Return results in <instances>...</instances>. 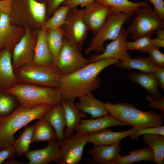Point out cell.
<instances>
[{"mask_svg": "<svg viewBox=\"0 0 164 164\" xmlns=\"http://www.w3.org/2000/svg\"><path fill=\"white\" fill-rule=\"evenodd\" d=\"M119 61L114 58L100 59L90 63L71 74L61 76L58 88L63 99L74 102L76 98L97 89L101 82L98 74Z\"/></svg>", "mask_w": 164, "mask_h": 164, "instance_id": "obj_1", "label": "cell"}, {"mask_svg": "<svg viewBox=\"0 0 164 164\" xmlns=\"http://www.w3.org/2000/svg\"><path fill=\"white\" fill-rule=\"evenodd\" d=\"M43 104L29 108L20 104L11 114L0 118V149L12 144L15 140V133L29 123L43 117L53 107Z\"/></svg>", "mask_w": 164, "mask_h": 164, "instance_id": "obj_2", "label": "cell"}, {"mask_svg": "<svg viewBox=\"0 0 164 164\" xmlns=\"http://www.w3.org/2000/svg\"><path fill=\"white\" fill-rule=\"evenodd\" d=\"M104 104L114 117L138 130L148 127H158L163 124L164 115L152 110L143 111L127 103L113 104L108 101Z\"/></svg>", "mask_w": 164, "mask_h": 164, "instance_id": "obj_3", "label": "cell"}, {"mask_svg": "<svg viewBox=\"0 0 164 164\" xmlns=\"http://www.w3.org/2000/svg\"><path fill=\"white\" fill-rule=\"evenodd\" d=\"M5 90L14 95L21 105L29 108L43 104L54 106L61 103L63 99L57 87L19 83Z\"/></svg>", "mask_w": 164, "mask_h": 164, "instance_id": "obj_4", "label": "cell"}, {"mask_svg": "<svg viewBox=\"0 0 164 164\" xmlns=\"http://www.w3.org/2000/svg\"><path fill=\"white\" fill-rule=\"evenodd\" d=\"M134 14L115 11L111 12L85 49V53L88 54L93 51L99 54L103 52L104 50L105 42L115 39L119 34L123 25L131 20Z\"/></svg>", "mask_w": 164, "mask_h": 164, "instance_id": "obj_5", "label": "cell"}, {"mask_svg": "<svg viewBox=\"0 0 164 164\" xmlns=\"http://www.w3.org/2000/svg\"><path fill=\"white\" fill-rule=\"evenodd\" d=\"M19 83L58 88L61 74L55 65L50 67L29 63L14 71Z\"/></svg>", "mask_w": 164, "mask_h": 164, "instance_id": "obj_6", "label": "cell"}, {"mask_svg": "<svg viewBox=\"0 0 164 164\" xmlns=\"http://www.w3.org/2000/svg\"><path fill=\"white\" fill-rule=\"evenodd\" d=\"M134 13L135 16L126 28L131 39L134 40L145 35H152L163 29L164 20L158 15L150 5L139 8Z\"/></svg>", "mask_w": 164, "mask_h": 164, "instance_id": "obj_7", "label": "cell"}, {"mask_svg": "<svg viewBox=\"0 0 164 164\" xmlns=\"http://www.w3.org/2000/svg\"><path fill=\"white\" fill-rule=\"evenodd\" d=\"M89 63V59L83 56L80 51L63 38L61 47L54 65L61 76L71 74Z\"/></svg>", "mask_w": 164, "mask_h": 164, "instance_id": "obj_8", "label": "cell"}, {"mask_svg": "<svg viewBox=\"0 0 164 164\" xmlns=\"http://www.w3.org/2000/svg\"><path fill=\"white\" fill-rule=\"evenodd\" d=\"M83 9H70L62 26L63 38L80 51L89 30L83 20Z\"/></svg>", "mask_w": 164, "mask_h": 164, "instance_id": "obj_9", "label": "cell"}, {"mask_svg": "<svg viewBox=\"0 0 164 164\" xmlns=\"http://www.w3.org/2000/svg\"><path fill=\"white\" fill-rule=\"evenodd\" d=\"M88 134L77 132L59 143L63 164H77L81 161L84 149L89 142Z\"/></svg>", "mask_w": 164, "mask_h": 164, "instance_id": "obj_10", "label": "cell"}, {"mask_svg": "<svg viewBox=\"0 0 164 164\" xmlns=\"http://www.w3.org/2000/svg\"><path fill=\"white\" fill-rule=\"evenodd\" d=\"M83 19L89 30L95 35L103 26L113 8L103 3L95 1L83 9Z\"/></svg>", "mask_w": 164, "mask_h": 164, "instance_id": "obj_11", "label": "cell"}, {"mask_svg": "<svg viewBox=\"0 0 164 164\" xmlns=\"http://www.w3.org/2000/svg\"><path fill=\"white\" fill-rule=\"evenodd\" d=\"M129 33L122 27L118 36L108 44L102 53L93 55L89 58V63L104 58H114L125 60L131 58L126 48L127 39Z\"/></svg>", "mask_w": 164, "mask_h": 164, "instance_id": "obj_12", "label": "cell"}, {"mask_svg": "<svg viewBox=\"0 0 164 164\" xmlns=\"http://www.w3.org/2000/svg\"><path fill=\"white\" fill-rule=\"evenodd\" d=\"M36 43L31 38L29 32L26 31L13 49L12 64L14 71L23 65L31 63Z\"/></svg>", "mask_w": 164, "mask_h": 164, "instance_id": "obj_13", "label": "cell"}, {"mask_svg": "<svg viewBox=\"0 0 164 164\" xmlns=\"http://www.w3.org/2000/svg\"><path fill=\"white\" fill-rule=\"evenodd\" d=\"M28 164H47L51 162L63 164L59 143L56 140L48 142L43 149L29 150L25 154Z\"/></svg>", "mask_w": 164, "mask_h": 164, "instance_id": "obj_14", "label": "cell"}, {"mask_svg": "<svg viewBox=\"0 0 164 164\" xmlns=\"http://www.w3.org/2000/svg\"><path fill=\"white\" fill-rule=\"evenodd\" d=\"M128 125L110 114L96 119H82L74 131L89 134L100 132L110 127Z\"/></svg>", "mask_w": 164, "mask_h": 164, "instance_id": "obj_15", "label": "cell"}, {"mask_svg": "<svg viewBox=\"0 0 164 164\" xmlns=\"http://www.w3.org/2000/svg\"><path fill=\"white\" fill-rule=\"evenodd\" d=\"M19 83L12 67L10 51L4 49L0 51V89H8Z\"/></svg>", "mask_w": 164, "mask_h": 164, "instance_id": "obj_16", "label": "cell"}, {"mask_svg": "<svg viewBox=\"0 0 164 164\" xmlns=\"http://www.w3.org/2000/svg\"><path fill=\"white\" fill-rule=\"evenodd\" d=\"M46 29L44 26L39 31L35 49L32 64L44 67L54 65V58L51 54L47 43Z\"/></svg>", "mask_w": 164, "mask_h": 164, "instance_id": "obj_17", "label": "cell"}, {"mask_svg": "<svg viewBox=\"0 0 164 164\" xmlns=\"http://www.w3.org/2000/svg\"><path fill=\"white\" fill-rule=\"evenodd\" d=\"M64 111L66 128L64 131V139H67L74 135L75 129L80 124L82 118L87 117L86 114L80 111L74 102L63 99L61 103Z\"/></svg>", "mask_w": 164, "mask_h": 164, "instance_id": "obj_18", "label": "cell"}, {"mask_svg": "<svg viewBox=\"0 0 164 164\" xmlns=\"http://www.w3.org/2000/svg\"><path fill=\"white\" fill-rule=\"evenodd\" d=\"M79 102L75 104L81 112L90 114L91 118H97L110 114L104 103L96 99L92 93L79 97Z\"/></svg>", "mask_w": 164, "mask_h": 164, "instance_id": "obj_19", "label": "cell"}, {"mask_svg": "<svg viewBox=\"0 0 164 164\" xmlns=\"http://www.w3.org/2000/svg\"><path fill=\"white\" fill-rule=\"evenodd\" d=\"M137 130L133 127L127 131L113 132L107 128L99 132L89 134V141L94 145H109L120 142L123 138L132 135Z\"/></svg>", "mask_w": 164, "mask_h": 164, "instance_id": "obj_20", "label": "cell"}, {"mask_svg": "<svg viewBox=\"0 0 164 164\" xmlns=\"http://www.w3.org/2000/svg\"><path fill=\"white\" fill-rule=\"evenodd\" d=\"M121 147L120 142L107 145H94L88 152L96 163L109 164L120 155Z\"/></svg>", "mask_w": 164, "mask_h": 164, "instance_id": "obj_21", "label": "cell"}, {"mask_svg": "<svg viewBox=\"0 0 164 164\" xmlns=\"http://www.w3.org/2000/svg\"><path fill=\"white\" fill-rule=\"evenodd\" d=\"M43 117L52 125L56 133L59 143L64 139V131L66 126L65 115L61 103L58 104L47 111Z\"/></svg>", "mask_w": 164, "mask_h": 164, "instance_id": "obj_22", "label": "cell"}, {"mask_svg": "<svg viewBox=\"0 0 164 164\" xmlns=\"http://www.w3.org/2000/svg\"><path fill=\"white\" fill-rule=\"evenodd\" d=\"M128 78L140 85L153 97L158 99L164 98L159 91V84L153 73L132 72L128 75Z\"/></svg>", "mask_w": 164, "mask_h": 164, "instance_id": "obj_23", "label": "cell"}, {"mask_svg": "<svg viewBox=\"0 0 164 164\" xmlns=\"http://www.w3.org/2000/svg\"><path fill=\"white\" fill-rule=\"evenodd\" d=\"M118 68L135 69L141 72L154 73L158 67L150 56L131 57L125 60H119L115 64Z\"/></svg>", "mask_w": 164, "mask_h": 164, "instance_id": "obj_24", "label": "cell"}, {"mask_svg": "<svg viewBox=\"0 0 164 164\" xmlns=\"http://www.w3.org/2000/svg\"><path fill=\"white\" fill-rule=\"evenodd\" d=\"M33 126L32 142H48L57 140L56 133L50 124L43 117L35 122Z\"/></svg>", "mask_w": 164, "mask_h": 164, "instance_id": "obj_25", "label": "cell"}, {"mask_svg": "<svg viewBox=\"0 0 164 164\" xmlns=\"http://www.w3.org/2000/svg\"><path fill=\"white\" fill-rule=\"evenodd\" d=\"M128 155L124 156L119 155L109 164H130L141 161L154 162V155L149 147L130 151Z\"/></svg>", "mask_w": 164, "mask_h": 164, "instance_id": "obj_26", "label": "cell"}, {"mask_svg": "<svg viewBox=\"0 0 164 164\" xmlns=\"http://www.w3.org/2000/svg\"><path fill=\"white\" fill-rule=\"evenodd\" d=\"M143 140L146 145L152 150L154 155V162L162 163L164 159V136L157 134L144 135Z\"/></svg>", "mask_w": 164, "mask_h": 164, "instance_id": "obj_27", "label": "cell"}, {"mask_svg": "<svg viewBox=\"0 0 164 164\" xmlns=\"http://www.w3.org/2000/svg\"><path fill=\"white\" fill-rule=\"evenodd\" d=\"M112 7L114 11L118 12L135 13L139 8L150 5L147 0L139 2L129 0H96Z\"/></svg>", "mask_w": 164, "mask_h": 164, "instance_id": "obj_28", "label": "cell"}, {"mask_svg": "<svg viewBox=\"0 0 164 164\" xmlns=\"http://www.w3.org/2000/svg\"><path fill=\"white\" fill-rule=\"evenodd\" d=\"M20 105L14 95L5 90L0 89V118L11 114Z\"/></svg>", "mask_w": 164, "mask_h": 164, "instance_id": "obj_29", "label": "cell"}, {"mask_svg": "<svg viewBox=\"0 0 164 164\" xmlns=\"http://www.w3.org/2000/svg\"><path fill=\"white\" fill-rule=\"evenodd\" d=\"M32 125H26L21 134L12 144L14 147L16 154L19 156L25 155L29 150L30 145L32 143Z\"/></svg>", "mask_w": 164, "mask_h": 164, "instance_id": "obj_30", "label": "cell"}, {"mask_svg": "<svg viewBox=\"0 0 164 164\" xmlns=\"http://www.w3.org/2000/svg\"><path fill=\"white\" fill-rule=\"evenodd\" d=\"M46 39L49 50L54 58V65L63 39L62 26L48 30L46 32Z\"/></svg>", "mask_w": 164, "mask_h": 164, "instance_id": "obj_31", "label": "cell"}, {"mask_svg": "<svg viewBox=\"0 0 164 164\" xmlns=\"http://www.w3.org/2000/svg\"><path fill=\"white\" fill-rule=\"evenodd\" d=\"M70 10L69 8L66 5H62L60 6L44 26L48 30L62 26L65 22Z\"/></svg>", "mask_w": 164, "mask_h": 164, "instance_id": "obj_32", "label": "cell"}, {"mask_svg": "<svg viewBox=\"0 0 164 164\" xmlns=\"http://www.w3.org/2000/svg\"><path fill=\"white\" fill-rule=\"evenodd\" d=\"M13 30V27L10 24L9 14L0 10V48L4 46Z\"/></svg>", "mask_w": 164, "mask_h": 164, "instance_id": "obj_33", "label": "cell"}, {"mask_svg": "<svg viewBox=\"0 0 164 164\" xmlns=\"http://www.w3.org/2000/svg\"><path fill=\"white\" fill-rule=\"evenodd\" d=\"M152 35H147L141 36L133 41H127V50H136L138 52H145L149 50L152 46Z\"/></svg>", "mask_w": 164, "mask_h": 164, "instance_id": "obj_34", "label": "cell"}, {"mask_svg": "<svg viewBox=\"0 0 164 164\" xmlns=\"http://www.w3.org/2000/svg\"><path fill=\"white\" fill-rule=\"evenodd\" d=\"M26 0L28 8L34 19L39 22H43L46 11L45 4L36 0Z\"/></svg>", "mask_w": 164, "mask_h": 164, "instance_id": "obj_35", "label": "cell"}, {"mask_svg": "<svg viewBox=\"0 0 164 164\" xmlns=\"http://www.w3.org/2000/svg\"><path fill=\"white\" fill-rule=\"evenodd\" d=\"M157 134L164 136V126L162 125L156 127H148L138 130L130 136L132 140H138L141 135L149 134Z\"/></svg>", "mask_w": 164, "mask_h": 164, "instance_id": "obj_36", "label": "cell"}, {"mask_svg": "<svg viewBox=\"0 0 164 164\" xmlns=\"http://www.w3.org/2000/svg\"><path fill=\"white\" fill-rule=\"evenodd\" d=\"M158 67L164 66V54L159 50L158 48L152 46L147 52Z\"/></svg>", "mask_w": 164, "mask_h": 164, "instance_id": "obj_37", "label": "cell"}, {"mask_svg": "<svg viewBox=\"0 0 164 164\" xmlns=\"http://www.w3.org/2000/svg\"><path fill=\"white\" fill-rule=\"evenodd\" d=\"M16 154L15 150L12 144L0 149V164L7 159L14 158Z\"/></svg>", "mask_w": 164, "mask_h": 164, "instance_id": "obj_38", "label": "cell"}, {"mask_svg": "<svg viewBox=\"0 0 164 164\" xmlns=\"http://www.w3.org/2000/svg\"><path fill=\"white\" fill-rule=\"evenodd\" d=\"M146 100L149 102L148 106L151 108L160 110L164 115V97L161 99L155 98L149 94L146 97Z\"/></svg>", "mask_w": 164, "mask_h": 164, "instance_id": "obj_39", "label": "cell"}, {"mask_svg": "<svg viewBox=\"0 0 164 164\" xmlns=\"http://www.w3.org/2000/svg\"><path fill=\"white\" fill-rule=\"evenodd\" d=\"M67 0H40L39 2L44 3L49 13H54L56 10Z\"/></svg>", "mask_w": 164, "mask_h": 164, "instance_id": "obj_40", "label": "cell"}, {"mask_svg": "<svg viewBox=\"0 0 164 164\" xmlns=\"http://www.w3.org/2000/svg\"><path fill=\"white\" fill-rule=\"evenodd\" d=\"M96 0H67L62 5L68 6L70 9L76 8L77 6L80 5L85 7L93 2Z\"/></svg>", "mask_w": 164, "mask_h": 164, "instance_id": "obj_41", "label": "cell"}, {"mask_svg": "<svg viewBox=\"0 0 164 164\" xmlns=\"http://www.w3.org/2000/svg\"><path fill=\"white\" fill-rule=\"evenodd\" d=\"M153 6L155 13L164 20V1L163 0H148Z\"/></svg>", "mask_w": 164, "mask_h": 164, "instance_id": "obj_42", "label": "cell"}, {"mask_svg": "<svg viewBox=\"0 0 164 164\" xmlns=\"http://www.w3.org/2000/svg\"><path fill=\"white\" fill-rule=\"evenodd\" d=\"M159 84V87L164 90V68L158 67L153 73Z\"/></svg>", "mask_w": 164, "mask_h": 164, "instance_id": "obj_43", "label": "cell"}, {"mask_svg": "<svg viewBox=\"0 0 164 164\" xmlns=\"http://www.w3.org/2000/svg\"><path fill=\"white\" fill-rule=\"evenodd\" d=\"M152 46L158 48L164 47V39L158 37L152 39Z\"/></svg>", "mask_w": 164, "mask_h": 164, "instance_id": "obj_44", "label": "cell"}, {"mask_svg": "<svg viewBox=\"0 0 164 164\" xmlns=\"http://www.w3.org/2000/svg\"><path fill=\"white\" fill-rule=\"evenodd\" d=\"M3 163L4 164H26L22 163L19 162L17 161L14 159L13 158V159H7Z\"/></svg>", "mask_w": 164, "mask_h": 164, "instance_id": "obj_45", "label": "cell"}, {"mask_svg": "<svg viewBox=\"0 0 164 164\" xmlns=\"http://www.w3.org/2000/svg\"><path fill=\"white\" fill-rule=\"evenodd\" d=\"M154 33L157 35V37L164 39V29L159 30L155 32Z\"/></svg>", "mask_w": 164, "mask_h": 164, "instance_id": "obj_46", "label": "cell"}, {"mask_svg": "<svg viewBox=\"0 0 164 164\" xmlns=\"http://www.w3.org/2000/svg\"><path fill=\"white\" fill-rule=\"evenodd\" d=\"M0 49H1V48H0Z\"/></svg>", "mask_w": 164, "mask_h": 164, "instance_id": "obj_47", "label": "cell"}]
</instances>
